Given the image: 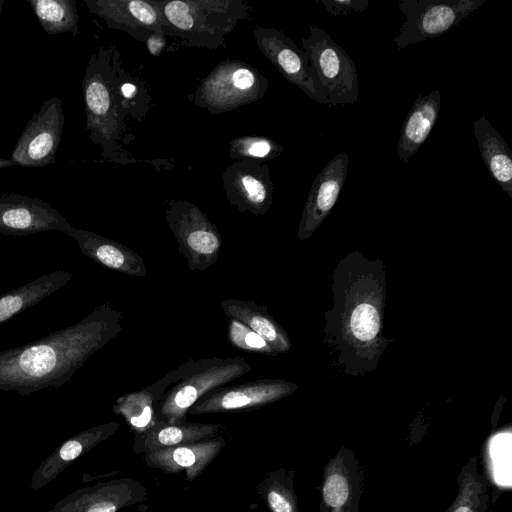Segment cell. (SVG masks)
I'll list each match as a JSON object with an SVG mask.
<instances>
[{"label": "cell", "instance_id": "obj_7", "mask_svg": "<svg viewBox=\"0 0 512 512\" xmlns=\"http://www.w3.org/2000/svg\"><path fill=\"white\" fill-rule=\"evenodd\" d=\"M309 29L310 35L302 39V50L328 106L353 105L359 94L353 60L326 31L315 25H309Z\"/></svg>", "mask_w": 512, "mask_h": 512}, {"label": "cell", "instance_id": "obj_21", "mask_svg": "<svg viewBox=\"0 0 512 512\" xmlns=\"http://www.w3.org/2000/svg\"><path fill=\"white\" fill-rule=\"evenodd\" d=\"M361 471L353 453L342 448L324 470L322 505L330 512H358Z\"/></svg>", "mask_w": 512, "mask_h": 512}, {"label": "cell", "instance_id": "obj_33", "mask_svg": "<svg viewBox=\"0 0 512 512\" xmlns=\"http://www.w3.org/2000/svg\"><path fill=\"white\" fill-rule=\"evenodd\" d=\"M227 337L237 349L263 355H277V352L264 338L237 320L230 319Z\"/></svg>", "mask_w": 512, "mask_h": 512}, {"label": "cell", "instance_id": "obj_37", "mask_svg": "<svg viewBox=\"0 0 512 512\" xmlns=\"http://www.w3.org/2000/svg\"><path fill=\"white\" fill-rule=\"evenodd\" d=\"M3 4H4V0H0V14H1L2 9H3Z\"/></svg>", "mask_w": 512, "mask_h": 512}, {"label": "cell", "instance_id": "obj_13", "mask_svg": "<svg viewBox=\"0 0 512 512\" xmlns=\"http://www.w3.org/2000/svg\"><path fill=\"white\" fill-rule=\"evenodd\" d=\"M270 168L258 160H236L227 166L221 180L227 200L241 213L265 215L273 200Z\"/></svg>", "mask_w": 512, "mask_h": 512}, {"label": "cell", "instance_id": "obj_34", "mask_svg": "<svg viewBox=\"0 0 512 512\" xmlns=\"http://www.w3.org/2000/svg\"><path fill=\"white\" fill-rule=\"evenodd\" d=\"M327 12L334 16H347L352 12H362L368 8L366 0H322Z\"/></svg>", "mask_w": 512, "mask_h": 512}, {"label": "cell", "instance_id": "obj_19", "mask_svg": "<svg viewBox=\"0 0 512 512\" xmlns=\"http://www.w3.org/2000/svg\"><path fill=\"white\" fill-rule=\"evenodd\" d=\"M119 429V422L99 424L67 439L48 455L31 477L30 489L39 490L58 477L76 459L95 448Z\"/></svg>", "mask_w": 512, "mask_h": 512}, {"label": "cell", "instance_id": "obj_12", "mask_svg": "<svg viewBox=\"0 0 512 512\" xmlns=\"http://www.w3.org/2000/svg\"><path fill=\"white\" fill-rule=\"evenodd\" d=\"M297 388V384L284 379H258L224 385L206 393L188 413L199 415L255 409L288 397Z\"/></svg>", "mask_w": 512, "mask_h": 512}, {"label": "cell", "instance_id": "obj_16", "mask_svg": "<svg viewBox=\"0 0 512 512\" xmlns=\"http://www.w3.org/2000/svg\"><path fill=\"white\" fill-rule=\"evenodd\" d=\"M72 227L43 199L17 193L0 194V234L26 236L50 230L68 234Z\"/></svg>", "mask_w": 512, "mask_h": 512}, {"label": "cell", "instance_id": "obj_31", "mask_svg": "<svg viewBox=\"0 0 512 512\" xmlns=\"http://www.w3.org/2000/svg\"><path fill=\"white\" fill-rule=\"evenodd\" d=\"M271 512H299L294 490V471L279 468L270 472L256 486Z\"/></svg>", "mask_w": 512, "mask_h": 512}, {"label": "cell", "instance_id": "obj_5", "mask_svg": "<svg viewBox=\"0 0 512 512\" xmlns=\"http://www.w3.org/2000/svg\"><path fill=\"white\" fill-rule=\"evenodd\" d=\"M243 357L198 359L197 366L171 385L157 410V420L177 424L185 422L189 409L206 393L224 386L251 371Z\"/></svg>", "mask_w": 512, "mask_h": 512}, {"label": "cell", "instance_id": "obj_26", "mask_svg": "<svg viewBox=\"0 0 512 512\" xmlns=\"http://www.w3.org/2000/svg\"><path fill=\"white\" fill-rule=\"evenodd\" d=\"M473 133L489 173L512 198V157L508 145L484 115L475 121Z\"/></svg>", "mask_w": 512, "mask_h": 512}, {"label": "cell", "instance_id": "obj_29", "mask_svg": "<svg viewBox=\"0 0 512 512\" xmlns=\"http://www.w3.org/2000/svg\"><path fill=\"white\" fill-rule=\"evenodd\" d=\"M458 494L446 512H485L489 499V483L477 470L472 458L458 477Z\"/></svg>", "mask_w": 512, "mask_h": 512}, {"label": "cell", "instance_id": "obj_8", "mask_svg": "<svg viewBox=\"0 0 512 512\" xmlns=\"http://www.w3.org/2000/svg\"><path fill=\"white\" fill-rule=\"evenodd\" d=\"M165 217L191 271H204L216 263L222 236L198 206L186 200L171 199Z\"/></svg>", "mask_w": 512, "mask_h": 512}, {"label": "cell", "instance_id": "obj_18", "mask_svg": "<svg viewBox=\"0 0 512 512\" xmlns=\"http://www.w3.org/2000/svg\"><path fill=\"white\" fill-rule=\"evenodd\" d=\"M197 364L198 360H189L150 386L119 397L113 405V412L123 417L134 434L145 432L157 422L158 406L165 392Z\"/></svg>", "mask_w": 512, "mask_h": 512}, {"label": "cell", "instance_id": "obj_1", "mask_svg": "<svg viewBox=\"0 0 512 512\" xmlns=\"http://www.w3.org/2000/svg\"><path fill=\"white\" fill-rule=\"evenodd\" d=\"M332 279L333 306L325 313L324 342L346 374L373 372L392 341L383 334L384 262L353 251L338 262Z\"/></svg>", "mask_w": 512, "mask_h": 512}, {"label": "cell", "instance_id": "obj_32", "mask_svg": "<svg viewBox=\"0 0 512 512\" xmlns=\"http://www.w3.org/2000/svg\"><path fill=\"white\" fill-rule=\"evenodd\" d=\"M228 152L234 161L252 159L263 162L277 158L283 152V146L268 137L240 136L230 141Z\"/></svg>", "mask_w": 512, "mask_h": 512}, {"label": "cell", "instance_id": "obj_2", "mask_svg": "<svg viewBox=\"0 0 512 512\" xmlns=\"http://www.w3.org/2000/svg\"><path fill=\"white\" fill-rule=\"evenodd\" d=\"M122 313L108 304L45 337L0 351V391L28 396L59 388L122 330Z\"/></svg>", "mask_w": 512, "mask_h": 512}, {"label": "cell", "instance_id": "obj_4", "mask_svg": "<svg viewBox=\"0 0 512 512\" xmlns=\"http://www.w3.org/2000/svg\"><path fill=\"white\" fill-rule=\"evenodd\" d=\"M168 35L191 47L217 49L248 15L244 0L159 1Z\"/></svg>", "mask_w": 512, "mask_h": 512}, {"label": "cell", "instance_id": "obj_30", "mask_svg": "<svg viewBox=\"0 0 512 512\" xmlns=\"http://www.w3.org/2000/svg\"><path fill=\"white\" fill-rule=\"evenodd\" d=\"M115 88L125 117L141 121L148 113L151 102L148 86L143 79L123 67L121 58L116 64Z\"/></svg>", "mask_w": 512, "mask_h": 512}, {"label": "cell", "instance_id": "obj_28", "mask_svg": "<svg viewBox=\"0 0 512 512\" xmlns=\"http://www.w3.org/2000/svg\"><path fill=\"white\" fill-rule=\"evenodd\" d=\"M26 1L32 7L40 26L47 34L71 33L72 36H76L80 33L75 0Z\"/></svg>", "mask_w": 512, "mask_h": 512}, {"label": "cell", "instance_id": "obj_22", "mask_svg": "<svg viewBox=\"0 0 512 512\" xmlns=\"http://www.w3.org/2000/svg\"><path fill=\"white\" fill-rule=\"evenodd\" d=\"M67 235L71 236L77 242L80 251L94 262L125 275L146 276L147 269L143 258L124 244L74 226Z\"/></svg>", "mask_w": 512, "mask_h": 512}, {"label": "cell", "instance_id": "obj_23", "mask_svg": "<svg viewBox=\"0 0 512 512\" xmlns=\"http://www.w3.org/2000/svg\"><path fill=\"white\" fill-rule=\"evenodd\" d=\"M219 424L182 422L168 424L157 422L143 433L134 434L133 452L136 454L147 453L163 448L184 445L217 436L221 430Z\"/></svg>", "mask_w": 512, "mask_h": 512}, {"label": "cell", "instance_id": "obj_27", "mask_svg": "<svg viewBox=\"0 0 512 512\" xmlns=\"http://www.w3.org/2000/svg\"><path fill=\"white\" fill-rule=\"evenodd\" d=\"M72 277L73 274L69 271L57 270L2 294L0 325L46 299L64 287Z\"/></svg>", "mask_w": 512, "mask_h": 512}, {"label": "cell", "instance_id": "obj_9", "mask_svg": "<svg viewBox=\"0 0 512 512\" xmlns=\"http://www.w3.org/2000/svg\"><path fill=\"white\" fill-rule=\"evenodd\" d=\"M486 0H403L399 9L406 17L394 37L397 49L438 37L455 27Z\"/></svg>", "mask_w": 512, "mask_h": 512}, {"label": "cell", "instance_id": "obj_25", "mask_svg": "<svg viewBox=\"0 0 512 512\" xmlns=\"http://www.w3.org/2000/svg\"><path fill=\"white\" fill-rule=\"evenodd\" d=\"M220 308L229 319L237 320L264 338L279 353L291 348V339L268 309L253 301L225 299Z\"/></svg>", "mask_w": 512, "mask_h": 512}, {"label": "cell", "instance_id": "obj_10", "mask_svg": "<svg viewBox=\"0 0 512 512\" xmlns=\"http://www.w3.org/2000/svg\"><path fill=\"white\" fill-rule=\"evenodd\" d=\"M65 116L60 98L43 101L24 126L12 151L16 166L40 168L56 162L62 139Z\"/></svg>", "mask_w": 512, "mask_h": 512}, {"label": "cell", "instance_id": "obj_14", "mask_svg": "<svg viewBox=\"0 0 512 512\" xmlns=\"http://www.w3.org/2000/svg\"><path fill=\"white\" fill-rule=\"evenodd\" d=\"M91 13L104 20L108 28L129 34L138 41L151 35L167 36L168 24L159 1L154 0H84Z\"/></svg>", "mask_w": 512, "mask_h": 512}, {"label": "cell", "instance_id": "obj_6", "mask_svg": "<svg viewBox=\"0 0 512 512\" xmlns=\"http://www.w3.org/2000/svg\"><path fill=\"white\" fill-rule=\"evenodd\" d=\"M268 86V79L255 67L227 59L201 80L194 104L212 114L231 112L263 98Z\"/></svg>", "mask_w": 512, "mask_h": 512}, {"label": "cell", "instance_id": "obj_15", "mask_svg": "<svg viewBox=\"0 0 512 512\" xmlns=\"http://www.w3.org/2000/svg\"><path fill=\"white\" fill-rule=\"evenodd\" d=\"M148 498V489L125 477L98 482L68 494L46 512H119Z\"/></svg>", "mask_w": 512, "mask_h": 512}, {"label": "cell", "instance_id": "obj_24", "mask_svg": "<svg viewBox=\"0 0 512 512\" xmlns=\"http://www.w3.org/2000/svg\"><path fill=\"white\" fill-rule=\"evenodd\" d=\"M441 92L419 95L403 121L397 142L399 160L407 163L430 135L440 112Z\"/></svg>", "mask_w": 512, "mask_h": 512}, {"label": "cell", "instance_id": "obj_11", "mask_svg": "<svg viewBox=\"0 0 512 512\" xmlns=\"http://www.w3.org/2000/svg\"><path fill=\"white\" fill-rule=\"evenodd\" d=\"M252 34L259 50L289 83L312 100L328 105L307 55L292 39L275 27L255 26Z\"/></svg>", "mask_w": 512, "mask_h": 512}, {"label": "cell", "instance_id": "obj_35", "mask_svg": "<svg viewBox=\"0 0 512 512\" xmlns=\"http://www.w3.org/2000/svg\"><path fill=\"white\" fill-rule=\"evenodd\" d=\"M165 37L166 36L154 34V35H151L145 41L147 49L152 55L159 56L160 53L163 51V49L165 48V45H166Z\"/></svg>", "mask_w": 512, "mask_h": 512}, {"label": "cell", "instance_id": "obj_17", "mask_svg": "<svg viewBox=\"0 0 512 512\" xmlns=\"http://www.w3.org/2000/svg\"><path fill=\"white\" fill-rule=\"evenodd\" d=\"M348 169V155L336 154L315 178L304 205L297 237L308 239L328 216L344 186Z\"/></svg>", "mask_w": 512, "mask_h": 512}, {"label": "cell", "instance_id": "obj_36", "mask_svg": "<svg viewBox=\"0 0 512 512\" xmlns=\"http://www.w3.org/2000/svg\"><path fill=\"white\" fill-rule=\"evenodd\" d=\"M16 166L11 159H0V169Z\"/></svg>", "mask_w": 512, "mask_h": 512}, {"label": "cell", "instance_id": "obj_20", "mask_svg": "<svg viewBox=\"0 0 512 512\" xmlns=\"http://www.w3.org/2000/svg\"><path fill=\"white\" fill-rule=\"evenodd\" d=\"M226 445L222 436L199 442L163 448L144 454L146 465L167 474L184 472L189 481L196 479Z\"/></svg>", "mask_w": 512, "mask_h": 512}, {"label": "cell", "instance_id": "obj_3", "mask_svg": "<svg viewBox=\"0 0 512 512\" xmlns=\"http://www.w3.org/2000/svg\"><path fill=\"white\" fill-rule=\"evenodd\" d=\"M119 58L115 47H99L88 60L82 92L90 140L100 146L105 161L126 165L135 159L119 144L126 127L115 88Z\"/></svg>", "mask_w": 512, "mask_h": 512}]
</instances>
